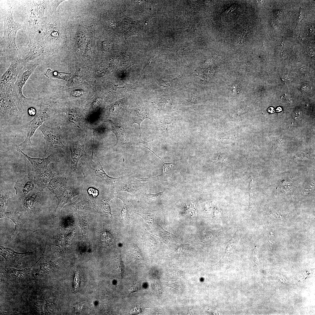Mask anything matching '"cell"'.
Masks as SVG:
<instances>
[{"label":"cell","instance_id":"obj_28","mask_svg":"<svg viewBox=\"0 0 315 315\" xmlns=\"http://www.w3.org/2000/svg\"><path fill=\"white\" fill-rule=\"evenodd\" d=\"M44 74L49 78H57L68 81L71 76V73L53 71L48 69L44 73Z\"/></svg>","mask_w":315,"mask_h":315},{"label":"cell","instance_id":"obj_30","mask_svg":"<svg viewBox=\"0 0 315 315\" xmlns=\"http://www.w3.org/2000/svg\"><path fill=\"white\" fill-rule=\"evenodd\" d=\"M149 150L152 151L153 153L156 156L159 158L164 163L162 168V174L160 175H158L156 177L154 178H156V181L157 180H164V179L167 176V175L168 174V173L170 171V170L173 169L174 168L176 164L174 163H164L162 160V159L158 156L153 151L150 150V149Z\"/></svg>","mask_w":315,"mask_h":315},{"label":"cell","instance_id":"obj_7","mask_svg":"<svg viewBox=\"0 0 315 315\" xmlns=\"http://www.w3.org/2000/svg\"><path fill=\"white\" fill-rule=\"evenodd\" d=\"M0 125L11 123L20 116L12 93L0 94Z\"/></svg>","mask_w":315,"mask_h":315},{"label":"cell","instance_id":"obj_4","mask_svg":"<svg viewBox=\"0 0 315 315\" xmlns=\"http://www.w3.org/2000/svg\"><path fill=\"white\" fill-rule=\"evenodd\" d=\"M55 104L46 96L40 99L38 109L33 118L21 127L22 130L27 131V134L24 141L18 145L20 149H25L32 145L31 137L34 136L36 130L49 118L51 109Z\"/></svg>","mask_w":315,"mask_h":315},{"label":"cell","instance_id":"obj_6","mask_svg":"<svg viewBox=\"0 0 315 315\" xmlns=\"http://www.w3.org/2000/svg\"><path fill=\"white\" fill-rule=\"evenodd\" d=\"M93 156H89L88 167L82 170L84 176L86 177H90L102 186H111L114 187L121 177L114 178L108 176L100 162L95 163L93 161Z\"/></svg>","mask_w":315,"mask_h":315},{"label":"cell","instance_id":"obj_16","mask_svg":"<svg viewBox=\"0 0 315 315\" xmlns=\"http://www.w3.org/2000/svg\"><path fill=\"white\" fill-rule=\"evenodd\" d=\"M33 254V252H17L10 248L0 246V255L5 259L6 264L9 265L18 264L23 258Z\"/></svg>","mask_w":315,"mask_h":315},{"label":"cell","instance_id":"obj_14","mask_svg":"<svg viewBox=\"0 0 315 315\" xmlns=\"http://www.w3.org/2000/svg\"><path fill=\"white\" fill-rule=\"evenodd\" d=\"M75 27L69 34L70 46H73L78 49L84 48L88 38L87 29L80 24L76 25Z\"/></svg>","mask_w":315,"mask_h":315},{"label":"cell","instance_id":"obj_2","mask_svg":"<svg viewBox=\"0 0 315 315\" xmlns=\"http://www.w3.org/2000/svg\"><path fill=\"white\" fill-rule=\"evenodd\" d=\"M10 6L7 9L4 15V33L1 41V55L6 59L11 61L18 58L19 49L16 42V36L18 31L22 28L20 24L15 22Z\"/></svg>","mask_w":315,"mask_h":315},{"label":"cell","instance_id":"obj_3","mask_svg":"<svg viewBox=\"0 0 315 315\" xmlns=\"http://www.w3.org/2000/svg\"><path fill=\"white\" fill-rule=\"evenodd\" d=\"M41 63L39 61H35L25 64L20 71L14 85L12 96L20 115L27 113L28 109L34 106L36 103L37 99L25 97L22 93V89L29 77Z\"/></svg>","mask_w":315,"mask_h":315},{"label":"cell","instance_id":"obj_21","mask_svg":"<svg viewBox=\"0 0 315 315\" xmlns=\"http://www.w3.org/2000/svg\"><path fill=\"white\" fill-rule=\"evenodd\" d=\"M71 183L64 176L55 175L47 188L56 196Z\"/></svg>","mask_w":315,"mask_h":315},{"label":"cell","instance_id":"obj_12","mask_svg":"<svg viewBox=\"0 0 315 315\" xmlns=\"http://www.w3.org/2000/svg\"><path fill=\"white\" fill-rule=\"evenodd\" d=\"M15 149L16 150L22 154L31 163L34 170L36 173L43 171L48 169V164L53 162H59L58 157L55 154L52 153L47 157L42 158L40 157L34 158L28 156L24 153L18 146L15 145Z\"/></svg>","mask_w":315,"mask_h":315},{"label":"cell","instance_id":"obj_43","mask_svg":"<svg viewBox=\"0 0 315 315\" xmlns=\"http://www.w3.org/2000/svg\"><path fill=\"white\" fill-rule=\"evenodd\" d=\"M155 286L156 288V289L157 290V291L158 292L160 293L161 292L160 288V286H158V285L157 284L156 282L155 283Z\"/></svg>","mask_w":315,"mask_h":315},{"label":"cell","instance_id":"obj_34","mask_svg":"<svg viewBox=\"0 0 315 315\" xmlns=\"http://www.w3.org/2000/svg\"><path fill=\"white\" fill-rule=\"evenodd\" d=\"M65 1L66 0H48L47 9L48 8L49 15L55 13L60 5Z\"/></svg>","mask_w":315,"mask_h":315},{"label":"cell","instance_id":"obj_38","mask_svg":"<svg viewBox=\"0 0 315 315\" xmlns=\"http://www.w3.org/2000/svg\"><path fill=\"white\" fill-rule=\"evenodd\" d=\"M62 238L61 235H58L55 240V244L58 247L62 246Z\"/></svg>","mask_w":315,"mask_h":315},{"label":"cell","instance_id":"obj_36","mask_svg":"<svg viewBox=\"0 0 315 315\" xmlns=\"http://www.w3.org/2000/svg\"><path fill=\"white\" fill-rule=\"evenodd\" d=\"M165 191V190H164L162 192H160L157 194H151L150 193L147 194L146 193H143L142 194H143L144 198L148 200H155L161 197L164 194Z\"/></svg>","mask_w":315,"mask_h":315},{"label":"cell","instance_id":"obj_27","mask_svg":"<svg viewBox=\"0 0 315 315\" xmlns=\"http://www.w3.org/2000/svg\"><path fill=\"white\" fill-rule=\"evenodd\" d=\"M90 222L85 217H81L79 219V225L84 243L88 244V229Z\"/></svg>","mask_w":315,"mask_h":315},{"label":"cell","instance_id":"obj_17","mask_svg":"<svg viewBox=\"0 0 315 315\" xmlns=\"http://www.w3.org/2000/svg\"><path fill=\"white\" fill-rule=\"evenodd\" d=\"M72 206L82 213H95V208L89 198L86 190H83L78 198L71 204Z\"/></svg>","mask_w":315,"mask_h":315},{"label":"cell","instance_id":"obj_18","mask_svg":"<svg viewBox=\"0 0 315 315\" xmlns=\"http://www.w3.org/2000/svg\"><path fill=\"white\" fill-rule=\"evenodd\" d=\"M35 184L34 179L30 177L18 179L14 188L19 200H20L24 196L34 192Z\"/></svg>","mask_w":315,"mask_h":315},{"label":"cell","instance_id":"obj_41","mask_svg":"<svg viewBox=\"0 0 315 315\" xmlns=\"http://www.w3.org/2000/svg\"><path fill=\"white\" fill-rule=\"evenodd\" d=\"M138 289L136 287L134 286L131 287L128 290L129 293L131 294L137 291Z\"/></svg>","mask_w":315,"mask_h":315},{"label":"cell","instance_id":"obj_19","mask_svg":"<svg viewBox=\"0 0 315 315\" xmlns=\"http://www.w3.org/2000/svg\"><path fill=\"white\" fill-rule=\"evenodd\" d=\"M79 194V192L75 189L74 185L71 183L60 194L56 196L58 202L55 209V211H60L66 204L71 201L72 198Z\"/></svg>","mask_w":315,"mask_h":315},{"label":"cell","instance_id":"obj_8","mask_svg":"<svg viewBox=\"0 0 315 315\" xmlns=\"http://www.w3.org/2000/svg\"><path fill=\"white\" fill-rule=\"evenodd\" d=\"M24 66L18 58L11 62L8 69L0 77V94L12 93L19 73Z\"/></svg>","mask_w":315,"mask_h":315},{"label":"cell","instance_id":"obj_1","mask_svg":"<svg viewBox=\"0 0 315 315\" xmlns=\"http://www.w3.org/2000/svg\"><path fill=\"white\" fill-rule=\"evenodd\" d=\"M54 14L45 16L29 38L42 42L52 52L65 46L67 42V30L60 18Z\"/></svg>","mask_w":315,"mask_h":315},{"label":"cell","instance_id":"obj_35","mask_svg":"<svg viewBox=\"0 0 315 315\" xmlns=\"http://www.w3.org/2000/svg\"><path fill=\"white\" fill-rule=\"evenodd\" d=\"M280 188L283 193L286 194L290 192L293 188V184L290 182H282Z\"/></svg>","mask_w":315,"mask_h":315},{"label":"cell","instance_id":"obj_13","mask_svg":"<svg viewBox=\"0 0 315 315\" xmlns=\"http://www.w3.org/2000/svg\"><path fill=\"white\" fill-rule=\"evenodd\" d=\"M31 268L17 270L8 267L3 273L6 281L13 284H21L27 281L30 276Z\"/></svg>","mask_w":315,"mask_h":315},{"label":"cell","instance_id":"obj_11","mask_svg":"<svg viewBox=\"0 0 315 315\" xmlns=\"http://www.w3.org/2000/svg\"><path fill=\"white\" fill-rule=\"evenodd\" d=\"M146 183H142L132 176L121 177L114 186L115 192L125 191L132 194L144 188Z\"/></svg>","mask_w":315,"mask_h":315},{"label":"cell","instance_id":"obj_32","mask_svg":"<svg viewBox=\"0 0 315 315\" xmlns=\"http://www.w3.org/2000/svg\"><path fill=\"white\" fill-rule=\"evenodd\" d=\"M240 237L239 235L235 234L234 237L229 242L226 247L225 254L231 253L234 249Z\"/></svg>","mask_w":315,"mask_h":315},{"label":"cell","instance_id":"obj_29","mask_svg":"<svg viewBox=\"0 0 315 315\" xmlns=\"http://www.w3.org/2000/svg\"><path fill=\"white\" fill-rule=\"evenodd\" d=\"M101 196L99 200V205L101 210L104 213L107 214L110 216H112V215L109 202L110 200L113 197V195H112L109 197L106 196Z\"/></svg>","mask_w":315,"mask_h":315},{"label":"cell","instance_id":"obj_20","mask_svg":"<svg viewBox=\"0 0 315 315\" xmlns=\"http://www.w3.org/2000/svg\"><path fill=\"white\" fill-rule=\"evenodd\" d=\"M7 218L11 220L15 225L13 232L9 236L10 239L15 238L18 233L22 231L24 226V221L21 218L17 211H11L8 212H0V218Z\"/></svg>","mask_w":315,"mask_h":315},{"label":"cell","instance_id":"obj_15","mask_svg":"<svg viewBox=\"0 0 315 315\" xmlns=\"http://www.w3.org/2000/svg\"><path fill=\"white\" fill-rule=\"evenodd\" d=\"M66 143L70 148L71 154L70 168L72 171H74L76 169L78 163L80 158L86 154L84 145H81L78 141L73 140H68Z\"/></svg>","mask_w":315,"mask_h":315},{"label":"cell","instance_id":"obj_26","mask_svg":"<svg viewBox=\"0 0 315 315\" xmlns=\"http://www.w3.org/2000/svg\"><path fill=\"white\" fill-rule=\"evenodd\" d=\"M110 123L111 125V131L115 134L117 139L115 146L127 143L128 140L124 129L120 126L116 125L111 121H110Z\"/></svg>","mask_w":315,"mask_h":315},{"label":"cell","instance_id":"obj_42","mask_svg":"<svg viewBox=\"0 0 315 315\" xmlns=\"http://www.w3.org/2000/svg\"><path fill=\"white\" fill-rule=\"evenodd\" d=\"M310 88L309 85L307 84L303 85L302 87V89L304 91H307L310 90Z\"/></svg>","mask_w":315,"mask_h":315},{"label":"cell","instance_id":"obj_33","mask_svg":"<svg viewBox=\"0 0 315 315\" xmlns=\"http://www.w3.org/2000/svg\"><path fill=\"white\" fill-rule=\"evenodd\" d=\"M9 195L8 193L2 190L0 192V212H5L9 200Z\"/></svg>","mask_w":315,"mask_h":315},{"label":"cell","instance_id":"obj_40","mask_svg":"<svg viewBox=\"0 0 315 315\" xmlns=\"http://www.w3.org/2000/svg\"><path fill=\"white\" fill-rule=\"evenodd\" d=\"M83 91L81 90H76L74 92L72 95L75 97H79L81 96L83 93Z\"/></svg>","mask_w":315,"mask_h":315},{"label":"cell","instance_id":"obj_10","mask_svg":"<svg viewBox=\"0 0 315 315\" xmlns=\"http://www.w3.org/2000/svg\"><path fill=\"white\" fill-rule=\"evenodd\" d=\"M38 129L42 133L45 141L44 147L45 152L48 153L56 148H66L62 143V130L60 126L50 127L43 124Z\"/></svg>","mask_w":315,"mask_h":315},{"label":"cell","instance_id":"obj_37","mask_svg":"<svg viewBox=\"0 0 315 315\" xmlns=\"http://www.w3.org/2000/svg\"><path fill=\"white\" fill-rule=\"evenodd\" d=\"M84 302H82L79 304L73 307L76 313H79L85 304Z\"/></svg>","mask_w":315,"mask_h":315},{"label":"cell","instance_id":"obj_5","mask_svg":"<svg viewBox=\"0 0 315 315\" xmlns=\"http://www.w3.org/2000/svg\"><path fill=\"white\" fill-rule=\"evenodd\" d=\"M24 46L19 49L18 58L20 63L24 65L35 61L41 63L45 61L52 52L42 42L38 39L31 38Z\"/></svg>","mask_w":315,"mask_h":315},{"label":"cell","instance_id":"obj_31","mask_svg":"<svg viewBox=\"0 0 315 315\" xmlns=\"http://www.w3.org/2000/svg\"><path fill=\"white\" fill-rule=\"evenodd\" d=\"M139 108L136 111L134 118V122L133 124L136 123L138 124L139 126L140 130V136H141L140 129V124L141 122L145 119H148L151 120V118L145 112L143 111L142 110Z\"/></svg>","mask_w":315,"mask_h":315},{"label":"cell","instance_id":"obj_23","mask_svg":"<svg viewBox=\"0 0 315 315\" xmlns=\"http://www.w3.org/2000/svg\"><path fill=\"white\" fill-rule=\"evenodd\" d=\"M55 175L51 170L48 168L43 171L36 173L34 178V183L38 187L40 190L42 191L47 188Z\"/></svg>","mask_w":315,"mask_h":315},{"label":"cell","instance_id":"obj_25","mask_svg":"<svg viewBox=\"0 0 315 315\" xmlns=\"http://www.w3.org/2000/svg\"><path fill=\"white\" fill-rule=\"evenodd\" d=\"M41 192H33L24 197L22 200L23 207L26 210L32 211L36 206L38 198L41 195Z\"/></svg>","mask_w":315,"mask_h":315},{"label":"cell","instance_id":"obj_9","mask_svg":"<svg viewBox=\"0 0 315 315\" xmlns=\"http://www.w3.org/2000/svg\"><path fill=\"white\" fill-rule=\"evenodd\" d=\"M28 4V36L35 30L43 20L47 8L48 0H32Z\"/></svg>","mask_w":315,"mask_h":315},{"label":"cell","instance_id":"obj_22","mask_svg":"<svg viewBox=\"0 0 315 315\" xmlns=\"http://www.w3.org/2000/svg\"><path fill=\"white\" fill-rule=\"evenodd\" d=\"M64 111L66 114L65 117L71 123L75 124L78 127H86L89 123L84 117L79 114L74 108H64Z\"/></svg>","mask_w":315,"mask_h":315},{"label":"cell","instance_id":"obj_24","mask_svg":"<svg viewBox=\"0 0 315 315\" xmlns=\"http://www.w3.org/2000/svg\"><path fill=\"white\" fill-rule=\"evenodd\" d=\"M164 121L162 127L164 136L175 139L176 137L177 120L174 117L170 116Z\"/></svg>","mask_w":315,"mask_h":315},{"label":"cell","instance_id":"obj_39","mask_svg":"<svg viewBox=\"0 0 315 315\" xmlns=\"http://www.w3.org/2000/svg\"><path fill=\"white\" fill-rule=\"evenodd\" d=\"M88 192L90 194L92 195L93 197H96L98 194V191L97 190L93 188H90Z\"/></svg>","mask_w":315,"mask_h":315}]
</instances>
